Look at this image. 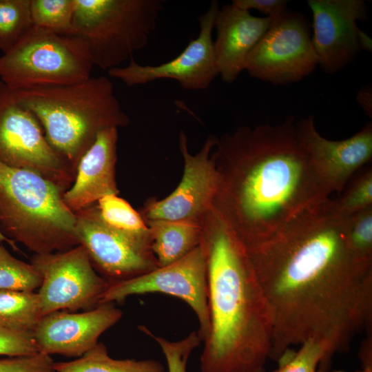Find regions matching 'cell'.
<instances>
[{"instance_id":"cell-1","label":"cell","mask_w":372,"mask_h":372,"mask_svg":"<svg viewBox=\"0 0 372 372\" xmlns=\"http://www.w3.org/2000/svg\"><path fill=\"white\" fill-rule=\"evenodd\" d=\"M346 219L329 198L247 252L273 313L269 358L309 340L336 351L371 326L372 274L362 276L350 255Z\"/></svg>"},{"instance_id":"cell-2","label":"cell","mask_w":372,"mask_h":372,"mask_svg":"<svg viewBox=\"0 0 372 372\" xmlns=\"http://www.w3.org/2000/svg\"><path fill=\"white\" fill-rule=\"evenodd\" d=\"M213 210L248 252L333 192L299 143L293 116L217 137Z\"/></svg>"},{"instance_id":"cell-3","label":"cell","mask_w":372,"mask_h":372,"mask_svg":"<svg viewBox=\"0 0 372 372\" xmlns=\"http://www.w3.org/2000/svg\"><path fill=\"white\" fill-rule=\"evenodd\" d=\"M210 329L200 372H255L269 358L273 313L243 246L212 209L202 223Z\"/></svg>"},{"instance_id":"cell-4","label":"cell","mask_w":372,"mask_h":372,"mask_svg":"<svg viewBox=\"0 0 372 372\" xmlns=\"http://www.w3.org/2000/svg\"><path fill=\"white\" fill-rule=\"evenodd\" d=\"M15 92L39 121L48 143L72 169L101 131L130 123L112 81L103 75L70 85Z\"/></svg>"},{"instance_id":"cell-5","label":"cell","mask_w":372,"mask_h":372,"mask_svg":"<svg viewBox=\"0 0 372 372\" xmlns=\"http://www.w3.org/2000/svg\"><path fill=\"white\" fill-rule=\"evenodd\" d=\"M64 192L37 173L0 162V231L35 254L79 245L76 216L65 204Z\"/></svg>"},{"instance_id":"cell-6","label":"cell","mask_w":372,"mask_h":372,"mask_svg":"<svg viewBox=\"0 0 372 372\" xmlns=\"http://www.w3.org/2000/svg\"><path fill=\"white\" fill-rule=\"evenodd\" d=\"M163 0H75L70 35L86 44L94 65L108 70L145 48Z\"/></svg>"},{"instance_id":"cell-7","label":"cell","mask_w":372,"mask_h":372,"mask_svg":"<svg viewBox=\"0 0 372 372\" xmlns=\"http://www.w3.org/2000/svg\"><path fill=\"white\" fill-rule=\"evenodd\" d=\"M93 66L79 37L33 27L0 56V81L14 91L70 85L90 79Z\"/></svg>"},{"instance_id":"cell-8","label":"cell","mask_w":372,"mask_h":372,"mask_svg":"<svg viewBox=\"0 0 372 372\" xmlns=\"http://www.w3.org/2000/svg\"><path fill=\"white\" fill-rule=\"evenodd\" d=\"M35 116L0 81V162L27 169L65 189L73 171L45 138Z\"/></svg>"},{"instance_id":"cell-9","label":"cell","mask_w":372,"mask_h":372,"mask_svg":"<svg viewBox=\"0 0 372 372\" xmlns=\"http://www.w3.org/2000/svg\"><path fill=\"white\" fill-rule=\"evenodd\" d=\"M41 276L38 289L41 317L57 311H87L100 304L110 282L94 268L81 245L34 254L30 262Z\"/></svg>"},{"instance_id":"cell-10","label":"cell","mask_w":372,"mask_h":372,"mask_svg":"<svg viewBox=\"0 0 372 372\" xmlns=\"http://www.w3.org/2000/svg\"><path fill=\"white\" fill-rule=\"evenodd\" d=\"M318 58L306 17L287 10L272 23L250 53L249 74L273 85L296 83L311 74Z\"/></svg>"},{"instance_id":"cell-11","label":"cell","mask_w":372,"mask_h":372,"mask_svg":"<svg viewBox=\"0 0 372 372\" xmlns=\"http://www.w3.org/2000/svg\"><path fill=\"white\" fill-rule=\"evenodd\" d=\"M161 293L183 300L192 309L199 323L203 342L210 329L206 255L200 244L178 261L139 276L110 283L100 304L123 303L134 295Z\"/></svg>"},{"instance_id":"cell-12","label":"cell","mask_w":372,"mask_h":372,"mask_svg":"<svg viewBox=\"0 0 372 372\" xmlns=\"http://www.w3.org/2000/svg\"><path fill=\"white\" fill-rule=\"evenodd\" d=\"M217 137L209 136L200 149L192 154L187 135L181 131L179 149L183 173L176 188L167 197L147 201L141 215L145 220L188 221L202 224L213 209L218 187V172L214 149Z\"/></svg>"},{"instance_id":"cell-13","label":"cell","mask_w":372,"mask_h":372,"mask_svg":"<svg viewBox=\"0 0 372 372\" xmlns=\"http://www.w3.org/2000/svg\"><path fill=\"white\" fill-rule=\"evenodd\" d=\"M218 10V3L212 1L207 10L198 19L200 27L198 37L190 40L183 51L173 59L156 65H141L132 56L127 65L108 70V76L128 87L172 79L185 90L208 88L218 75L212 39Z\"/></svg>"},{"instance_id":"cell-14","label":"cell","mask_w":372,"mask_h":372,"mask_svg":"<svg viewBox=\"0 0 372 372\" xmlns=\"http://www.w3.org/2000/svg\"><path fill=\"white\" fill-rule=\"evenodd\" d=\"M313 17L311 42L318 65L327 74L344 69L372 40L358 25L367 17L364 0H308Z\"/></svg>"},{"instance_id":"cell-15","label":"cell","mask_w":372,"mask_h":372,"mask_svg":"<svg viewBox=\"0 0 372 372\" xmlns=\"http://www.w3.org/2000/svg\"><path fill=\"white\" fill-rule=\"evenodd\" d=\"M76 234L94 269L110 283L131 279L158 267L151 243L130 238L109 227L96 205L75 212Z\"/></svg>"},{"instance_id":"cell-16","label":"cell","mask_w":372,"mask_h":372,"mask_svg":"<svg viewBox=\"0 0 372 372\" xmlns=\"http://www.w3.org/2000/svg\"><path fill=\"white\" fill-rule=\"evenodd\" d=\"M122 316L123 311L110 303L79 313L57 311L42 316L32 333L39 352L76 359L96 346Z\"/></svg>"},{"instance_id":"cell-17","label":"cell","mask_w":372,"mask_h":372,"mask_svg":"<svg viewBox=\"0 0 372 372\" xmlns=\"http://www.w3.org/2000/svg\"><path fill=\"white\" fill-rule=\"evenodd\" d=\"M298 140L333 192H341L349 180L372 158V123L351 137L333 141L317 130L313 116L296 123Z\"/></svg>"},{"instance_id":"cell-18","label":"cell","mask_w":372,"mask_h":372,"mask_svg":"<svg viewBox=\"0 0 372 372\" xmlns=\"http://www.w3.org/2000/svg\"><path fill=\"white\" fill-rule=\"evenodd\" d=\"M272 21L269 17H255L232 3L219 8L214 52L218 75L224 82L232 83L245 70L250 53Z\"/></svg>"},{"instance_id":"cell-19","label":"cell","mask_w":372,"mask_h":372,"mask_svg":"<svg viewBox=\"0 0 372 372\" xmlns=\"http://www.w3.org/2000/svg\"><path fill=\"white\" fill-rule=\"evenodd\" d=\"M118 128L101 131L79 160L73 185L63 199L74 213L85 209L101 198L117 195L115 178Z\"/></svg>"},{"instance_id":"cell-20","label":"cell","mask_w":372,"mask_h":372,"mask_svg":"<svg viewBox=\"0 0 372 372\" xmlns=\"http://www.w3.org/2000/svg\"><path fill=\"white\" fill-rule=\"evenodd\" d=\"M145 221L149 229L151 249L160 267L178 261L200 244L202 224L164 220Z\"/></svg>"},{"instance_id":"cell-21","label":"cell","mask_w":372,"mask_h":372,"mask_svg":"<svg viewBox=\"0 0 372 372\" xmlns=\"http://www.w3.org/2000/svg\"><path fill=\"white\" fill-rule=\"evenodd\" d=\"M55 372H165L155 360H117L110 356L106 346L98 342L80 358L54 362Z\"/></svg>"},{"instance_id":"cell-22","label":"cell","mask_w":372,"mask_h":372,"mask_svg":"<svg viewBox=\"0 0 372 372\" xmlns=\"http://www.w3.org/2000/svg\"><path fill=\"white\" fill-rule=\"evenodd\" d=\"M41 318L37 292L0 289V324L32 332Z\"/></svg>"},{"instance_id":"cell-23","label":"cell","mask_w":372,"mask_h":372,"mask_svg":"<svg viewBox=\"0 0 372 372\" xmlns=\"http://www.w3.org/2000/svg\"><path fill=\"white\" fill-rule=\"evenodd\" d=\"M101 220L113 229L136 240L152 242L149 229L140 213L125 200L110 195L97 202Z\"/></svg>"},{"instance_id":"cell-24","label":"cell","mask_w":372,"mask_h":372,"mask_svg":"<svg viewBox=\"0 0 372 372\" xmlns=\"http://www.w3.org/2000/svg\"><path fill=\"white\" fill-rule=\"evenodd\" d=\"M349 251L364 276L372 273V207L346 219Z\"/></svg>"},{"instance_id":"cell-25","label":"cell","mask_w":372,"mask_h":372,"mask_svg":"<svg viewBox=\"0 0 372 372\" xmlns=\"http://www.w3.org/2000/svg\"><path fill=\"white\" fill-rule=\"evenodd\" d=\"M34 27L30 0H0V51L12 49Z\"/></svg>"},{"instance_id":"cell-26","label":"cell","mask_w":372,"mask_h":372,"mask_svg":"<svg viewBox=\"0 0 372 372\" xmlns=\"http://www.w3.org/2000/svg\"><path fill=\"white\" fill-rule=\"evenodd\" d=\"M75 0H30L34 27L70 35Z\"/></svg>"},{"instance_id":"cell-27","label":"cell","mask_w":372,"mask_h":372,"mask_svg":"<svg viewBox=\"0 0 372 372\" xmlns=\"http://www.w3.org/2000/svg\"><path fill=\"white\" fill-rule=\"evenodd\" d=\"M296 352L286 351L278 360L280 365L273 372H316L321 364V372H324L326 366L333 353L335 352L329 342L309 340L300 345Z\"/></svg>"},{"instance_id":"cell-28","label":"cell","mask_w":372,"mask_h":372,"mask_svg":"<svg viewBox=\"0 0 372 372\" xmlns=\"http://www.w3.org/2000/svg\"><path fill=\"white\" fill-rule=\"evenodd\" d=\"M344 188L338 198L331 200L333 209L339 215L347 218L372 207L371 167L355 174Z\"/></svg>"},{"instance_id":"cell-29","label":"cell","mask_w":372,"mask_h":372,"mask_svg":"<svg viewBox=\"0 0 372 372\" xmlns=\"http://www.w3.org/2000/svg\"><path fill=\"white\" fill-rule=\"evenodd\" d=\"M41 281V275L31 263L16 258L0 246V289L34 291Z\"/></svg>"},{"instance_id":"cell-30","label":"cell","mask_w":372,"mask_h":372,"mask_svg":"<svg viewBox=\"0 0 372 372\" xmlns=\"http://www.w3.org/2000/svg\"><path fill=\"white\" fill-rule=\"evenodd\" d=\"M138 328L160 346L167 362L168 372H187L189 358L202 342L196 331L191 332L181 340L169 341L155 335L144 325H140Z\"/></svg>"},{"instance_id":"cell-31","label":"cell","mask_w":372,"mask_h":372,"mask_svg":"<svg viewBox=\"0 0 372 372\" xmlns=\"http://www.w3.org/2000/svg\"><path fill=\"white\" fill-rule=\"evenodd\" d=\"M39 353L32 332L21 331L0 324V355L19 357Z\"/></svg>"},{"instance_id":"cell-32","label":"cell","mask_w":372,"mask_h":372,"mask_svg":"<svg viewBox=\"0 0 372 372\" xmlns=\"http://www.w3.org/2000/svg\"><path fill=\"white\" fill-rule=\"evenodd\" d=\"M51 355L37 353L30 355L0 359V372H55Z\"/></svg>"},{"instance_id":"cell-33","label":"cell","mask_w":372,"mask_h":372,"mask_svg":"<svg viewBox=\"0 0 372 372\" xmlns=\"http://www.w3.org/2000/svg\"><path fill=\"white\" fill-rule=\"evenodd\" d=\"M235 6L240 9L250 11L256 10L272 19L281 16L287 10V1L285 0H233Z\"/></svg>"},{"instance_id":"cell-34","label":"cell","mask_w":372,"mask_h":372,"mask_svg":"<svg viewBox=\"0 0 372 372\" xmlns=\"http://www.w3.org/2000/svg\"><path fill=\"white\" fill-rule=\"evenodd\" d=\"M357 101L365 114L371 118L372 114V90L371 85L362 87L357 94Z\"/></svg>"},{"instance_id":"cell-35","label":"cell","mask_w":372,"mask_h":372,"mask_svg":"<svg viewBox=\"0 0 372 372\" xmlns=\"http://www.w3.org/2000/svg\"><path fill=\"white\" fill-rule=\"evenodd\" d=\"M7 242L14 251H19V249L17 248L15 242L13 240L8 238L6 237L1 231H0V242Z\"/></svg>"},{"instance_id":"cell-36","label":"cell","mask_w":372,"mask_h":372,"mask_svg":"<svg viewBox=\"0 0 372 372\" xmlns=\"http://www.w3.org/2000/svg\"><path fill=\"white\" fill-rule=\"evenodd\" d=\"M358 372H372V367H364L362 371Z\"/></svg>"},{"instance_id":"cell-37","label":"cell","mask_w":372,"mask_h":372,"mask_svg":"<svg viewBox=\"0 0 372 372\" xmlns=\"http://www.w3.org/2000/svg\"><path fill=\"white\" fill-rule=\"evenodd\" d=\"M255 372H265V369H264V368H263V369H260V370H258V371H255Z\"/></svg>"},{"instance_id":"cell-38","label":"cell","mask_w":372,"mask_h":372,"mask_svg":"<svg viewBox=\"0 0 372 372\" xmlns=\"http://www.w3.org/2000/svg\"><path fill=\"white\" fill-rule=\"evenodd\" d=\"M334 372H344V371H335Z\"/></svg>"},{"instance_id":"cell-39","label":"cell","mask_w":372,"mask_h":372,"mask_svg":"<svg viewBox=\"0 0 372 372\" xmlns=\"http://www.w3.org/2000/svg\"><path fill=\"white\" fill-rule=\"evenodd\" d=\"M316 372H321L320 370L317 371Z\"/></svg>"},{"instance_id":"cell-40","label":"cell","mask_w":372,"mask_h":372,"mask_svg":"<svg viewBox=\"0 0 372 372\" xmlns=\"http://www.w3.org/2000/svg\"><path fill=\"white\" fill-rule=\"evenodd\" d=\"M1 243H0V246H1Z\"/></svg>"}]
</instances>
